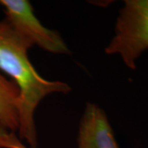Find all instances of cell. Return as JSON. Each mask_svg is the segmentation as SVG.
<instances>
[{
  "instance_id": "6da1fadb",
  "label": "cell",
  "mask_w": 148,
  "mask_h": 148,
  "mask_svg": "<svg viewBox=\"0 0 148 148\" xmlns=\"http://www.w3.org/2000/svg\"><path fill=\"white\" fill-rule=\"evenodd\" d=\"M32 47L6 21H0V72L7 74L19 90L18 133L32 148L37 147L35 111L38 105L52 93H68L69 85L48 81L37 73L27 52Z\"/></svg>"
},
{
  "instance_id": "277c9868",
  "label": "cell",
  "mask_w": 148,
  "mask_h": 148,
  "mask_svg": "<svg viewBox=\"0 0 148 148\" xmlns=\"http://www.w3.org/2000/svg\"><path fill=\"white\" fill-rule=\"evenodd\" d=\"M79 148H119L107 115L101 108L87 103L78 131Z\"/></svg>"
},
{
  "instance_id": "52a82bcc",
  "label": "cell",
  "mask_w": 148,
  "mask_h": 148,
  "mask_svg": "<svg viewBox=\"0 0 148 148\" xmlns=\"http://www.w3.org/2000/svg\"><path fill=\"white\" fill-rule=\"evenodd\" d=\"M9 148H27L22 143L19 141V139L16 138V136L12 139V143L10 144Z\"/></svg>"
},
{
  "instance_id": "5b68a950",
  "label": "cell",
  "mask_w": 148,
  "mask_h": 148,
  "mask_svg": "<svg viewBox=\"0 0 148 148\" xmlns=\"http://www.w3.org/2000/svg\"><path fill=\"white\" fill-rule=\"evenodd\" d=\"M19 90L0 72V127L12 132L18 130Z\"/></svg>"
},
{
  "instance_id": "7a4b0ae2",
  "label": "cell",
  "mask_w": 148,
  "mask_h": 148,
  "mask_svg": "<svg viewBox=\"0 0 148 148\" xmlns=\"http://www.w3.org/2000/svg\"><path fill=\"white\" fill-rule=\"evenodd\" d=\"M148 49V0H127L119 11L114 36L106 48L108 54H119L127 68Z\"/></svg>"
},
{
  "instance_id": "8992f818",
  "label": "cell",
  "mask_w": 148,
  "mask_h": 148,
  "mask_svg": "<svg viewBox=\"0 0 148 148\" xmlns=\"http://www.w3.org/2000/svg\"><path fill=\"white\" fill-rule=\"evenodd\" d=\"M14 132H9L0 127V148H8Z\"/></svg>"
},
{
  "instance_id": "3957f363",
  "label": "cell",
  "mask_w": 148,
  "mask_h": 148,
  "mask_svg": "<svg viewBox=\"0 0 148 148\" xmlns=\"http://www.w3.org/2000/svg\"><path fill=\"white\" fill-rule=\"evenodd\" d=\"M0 6L5 14L4 21L31 46L35 45L52 53H69L62 36L39 21L29 1L0 0Z\"/></svg>"
}]
</instances>
